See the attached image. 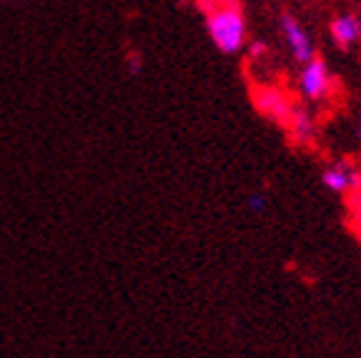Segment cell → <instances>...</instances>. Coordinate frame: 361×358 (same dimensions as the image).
Instances as JSON below:
<instances>
[{"label": "cell", "mask_w": 361, "mask_h": 358, "mask_svg": "<svg viewBox=\"0 0 361 358\" xmlns=\"http://www.w3.org/2000/svg\"><path fill=\"white\" fill-rule=\"evenodd\" d=\"M206 30L216 48L226 56H236V53L246 51L248 30L238 0H224L214 11L206 13Z\"/></svg>", "instance_id": "6da1fadb"}, {"label": "cell", "mask_w": 361, "mask_h": 358, "mask_svg": "<svg viewBox=\"0 0 361 358\" xmlns=\"http://www.w3.org/2000/svg\"><path fill=\"white\" fill-rule=\"evenodd\" d=\"M296 88L306 103H324L334 90V78L326 61L314 56L311 61L301 63L299 75H296Z\"/></svg>", "instance_id": "7a4b0ae2"}, {"label": "cell", "mask_w": 361, "mask_h": 358, "mask_svg": "<svg viewBox=\"0 0 361 358\" xmlns=\"http://www.w3.org/2000/svg\"><path fill=\"white\" fill-rule=\"evenodd\" d=\"M251 101H254L256 111L264 118L274 121L276 125H286L288 116H291L293 108V95L286 88L274 83H256L251 88Z\"/></svg>", "instance_id": "3957f363"}, {"label": "cell", "mask_w": 361, "mask_h": 358, "mask_svg": "<svg viewBox=\"0 0 361 358\" xmlns=\"http://www.w3.org/2000/svg\"><path fill=\"white\" fill-rule=\"evenodd\" d=\"M322 183L326 190L336 193V196L346 198L356 185L361 183V166H356L349 158H341V161L329 163L326 168L322 171Z\"/></svg>", "instance_id": "277c9868"}, {"label": "cell", "mask_w": 361, "mask_h": 358, "mask_svg": "<svg viewBox=\"0 0 361 358\" xmlns=\"http://www.w3.org/2000/svg\"><path fill=\"white\" fill-rule=\"evenodd\" d=\"M286 133L293 140V146L299 148H311L319 138V123H316V116L311 113L309 106H301V103H293L291 116L286 121Z\"/></svg>", "instance_id": "5b68a950"}, {"label": "cell", "mask_w": 361, "mask_h": 358, "mask_svg": "<svg viewBox=\"0 0 361 358\" xmlns=\"http://www.w3.org/2000/svg\"><path fill=\"white\" fill-rule=\"evenodd\" d=\"M279 23H281V35H283V40H286V48L293 61L299 63V66L311 61V58L316 56V51H314V40H311L309 30H306L293 16H288V13H283Z\"/></svg>", "instance_id": "8992f818"}, {"label": "cell", "mask_w": 361, "mask_h": 358, "mask_svg": "<svg viewBox=\"0 0 361 358\" xmlns=\"http://www.w3.org/2000/svg\"><path fill=\"white\" fill-rule=\"evenodd\" d=\"M329 35L341 51H351L356 43H361V16L356 13H341L329 23Z\"/></svg>", "instance_id": "52a82bcc"}, {"label": "cell", "mask_w": 361, "mask_h": 358, "mask_svg": "<svg viewBox=\"0 0 361 358\" xmlns=\"http://www.w3.org/2000/svg\"><path fill=\"white\" fill-rule=\"evenodd\" d=\"M344 201H346V221H349V228H351V233L356 235V241L361 243V183L351 190Z\"/></svg>", "instance_id": "ba28073f"}, {"label": "cell", "mask_w": 361, "mask_h": 358, "mask_svg": "<svg viewBox=\"0 0 361 358\" xmlns=\"http://www.w3.org/2000/svg\"><path fill=\"white\" fill-rule=\"evenodd\" d=\"M246 206H248V211H251V213H264L266 206H269V198L261 196V193H254V196H248Z\"/></svg>", "instance_id": "9c48e42d"}, {"label": "cell", "mask_w": 361, "mask_h": 358, "mask_svg": "<svg viewBox=\"0 0 361 358\" xmlns=\"http://www.w3.org/2000/svg\"><path fill=\"white\" fill-rule=\"evenodd\" d=\"M246 48H248V58H251V61H259V58H264L266 53H269L266 43H251V45H246Z\"/></svg>", "instance_id": "30bf717a"}, {"label": "cell", "mask_w": 361, "mask_h": 358, "mask_svg": "<svg viewBox=\"0 0 361 358\" xmlns=\"http://www.w3.org/2000/svg\"><path fill=\"white\" fill-rule=\"evenodd\" d=\"M196 3V8L198 11H203V13H209V11H214L219 3H224V0H193Z\"/></svg>", "instance_id": "8fae6325"}, {"label": "cell", "mask_w": 361, "mask_h": 358, "mask_svg": "<svg viewBox=\"0 0 361 358\" xmlns=\"http://www.w3.org/2000/svg\"><path fill=\"white\" fill-rule=\"evenodd\" d=\"M138 66H141V58H138V56H128V73L130 75L141 73V68H138Z\"/></svg>", "instance_id": "7c38bea8"}, {"label": "cell", "mask_w": 361, "mask_h": 358, "mask_svg": "<svg viewBox=\"0 0 361 358\" xmlns=\"http://www.w3.org/2000/svg\"><path fill=\"white\" fill-rule=\"evenodd\" d=\"M359 138H361V116H359Z\"/></svg>", "instance_id": "4fadbf2b"}]
</instances>
